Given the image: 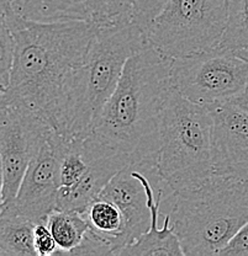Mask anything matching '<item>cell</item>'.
I'll return each instance as SVG.
<instances>
[{
    "mask_svg": "<svg viewBox=\"0 0 248 256\" xmlns=\"http://www.w3.org/2000/svg\"><path fill=\"white\" fill-rule=\"evenodd\" d=\"M231 101L236 104V105L241 106V108H244L246 111H248V88L243 92H241V94L237 95L236 98H232Z\"/></svg>",
    "mask_w": 248,
    "mask_h": 256,
    "instance_id": "25",
    "label": "cell"
},
{
    "mask_svg": "<svg viewBox=\"0 0 248 256\" xmlns=\"http://www.w3.org/2000/svg\"><path fill=\"white\" fill-rule=\"evenodd\" d=\"M214 120L207 106L193 102L174 86L161 112V146L156 170L172 192L190 190L215 175Z\"/></svg>",
    "mask_w": 248,
    "mask_h": 256,
    "instance_id": "5",
    "label": "cell"
},
{
    "mask_svg": "<svg viewBox=\"0 0 248 256\" xmlns=\"http://www.w3.org/2000/svg\"><path fill=\"white\" fill-rule=\"evenodd\" d=\"M136 2V0H131V2H132V5H133V2Z\"/></svg>",
    "mask_w": 248,
    "mask_h": 256,
    "instance_id": "28",
    "label": "cell"
},
{
    "mask_svg": "<svg viewBox=\"0 0 248 256\" xmlns=\"http://www.w3.org/2000/svg\"><path fill=\"white\" fill-rule=\"evenodd\" d=\"M89 228L106 239L114 248V255L124 248L122 236L125 232V218L120 208L109 200L98 197L84 213Z\"/></svg>",
    "mask_w": 248,
    "mask_h": 256,
    "instance_id": "15",
    "label": "cell"
},
{
    "mask_svg": "<svg viewBox=\"0 0 248 256\" xmlns=\"http://www.w3.org/2000/svg\"><path fill=\"white\" fill-rule=\"evenodd\" d=\"M17 0H0V4H2V9H5L8 6H12Z\"/></svg>",
    "mask_w": 248,
    "mask_h": 256,
    "instance_id": "26",
    "label": "cell"
},
{
    "mask_svg": "<svg viewBox=\"0 0 248 256\" xmlns=\"http://www.w3.org/2000/svg\"><path fill=\"white\" fill-rule=\"evenodd\" d=\"M228 21V0H170L148 28L151 46L169 58L212 50Z\"/></svg>",
    "mask_w": 248,
    "mask_h": 256,
    "instance_id": "6",
    "label": "cell"
},
{
    "mask_svg": "<svg viewBox=\"0 0 248 256\" xmlns=\"http://www.w3.org/2000/svg\"><path fill=\"white\" fill-rule=\"evenodd\" d=\"M53 130L33 112L0 105L2 206L17 197L35 152Z\"/></svg>",
    "mask_w": 248,
    "mask_h": 256,
    "instance_id": "8",
    "label": "cell"
},
{
    "mask_svg": "<svg viewBox=\"0 0 248 256\" xmlns=\"http://www.w3.org/2000/svg\"><path fill=\"white\" fill-rule=\"evenodd\" d=\"M172 60L151 44L133 54L90 130L131 165L156 168L161 112L173 88Z\"/></svg>",
    "mask_w": 248,
    "mask_h": 256,
    "instance_id": "2",
    "label": "cell"
},
{
    "mask_svg": "<svg viewBox=\"0 0 248 256\" xmlns=\"http://www.w3.org/2000/svg\"><path fill=\"white\" fill-rule=\"evenodd\" d=\"M148 46L147 34L132 21L101 26L67 86L58 134L67 138L89 134L116 90L127 60Z\"/></svg>",
    "mask_w": 248,
    "mask_h": 256,
    "instance_id": "3",
    "label": "cell"
},
{
    "mask_svg": "<svg viewBox=\"0 0 248 256\" xmlns=\"http://www.w3.org/2000/svg\"><path fill=\"white\" fill-rule=\"evenodd\" d=\"M110 10V16L115 22L132 21L133 5L131 0H106Z\"/></svg>",
    "mask_w": 248,
    "mask_h": 256,
    "instance_id": "24",
    "label": "cell"
},
{
    "mask_svg": "<svg viewBox=\"0 0 248 256\" xmlns=\"http://www.w3.org/2000/svg\"><path fill=\"white\" fill-rule=\"evenodd\" d=\"M217 47L222 50H248V0H228V21Z\"/></svg>",
    "mask_w": 248,
    "mask_h": 256,
    "instance_id": "18",
    "label": "cell"
},
{
    "mask_svg": "<svg viewBox=\"0 0 248 256\" xmlns=\"http://www.w3.org/2000/svg\"><path fill=\"white\" fill-rule=\"evenodd\" d=\"M42 140L35 152L19 188L17 197L2 206L3 214L17 216L34 223H47L50 214L58 210V162L53 136Z\"/></svg>",
    "mask_w": 248,
    "mask_h": 256,
    "instance_id": "9",
    "label": "cell"
},
{
    "mask_svg": "<svg viewBox=\"0 0 248 256\" xmlns=\"http://www.w3.org/2000/svg\"><path fill=\"white\" fill-rule=\"evenodd\" d=\"M207 108L214 120L215 174L248 181V111L232 101Z\"/></svg>",
    "mask_w": 248,
    "mask_h": 256,
    "instance_id": "10",
    "label": "cell"
},
{
    "mask_svg": "<svg viewBox=\"0 0 248 256\" xmlns=\"http://www.w3.org/2000/svg\"><path fill=\"white\" fill-rule=\"evenodd\" d=\"M153 168V166H152ZM157 172V170H156ZM149 168L140 166V178L145 185L148 197V206L151 210V226L146 233L131 244L126 245L119 252L117 256H149V255H184L182 244L177 233L172 226L170 214L164 216L163 226L158 228L159 207L163 198V188L158 192V197L154 190V184H152V178H148ZM153 172V174H154Z\"/></svg>",
    "mask_w": 248,
    "mask_h": 256,
    "instance_id": "13",
    "label": "cell"
},
{
    "mask_svg": "<svg viewBox=\"0 0 248 256\" xmlns=\"http://www.w3.org/2000/svg\"><path fill=\"white\" fill-rule=\"evenodd\" d=\"M46 224L60 248L58 255H71L81 245L89 229L84 214L63 210H53Z\"/></svg>",
    "mask_w": 248,
    "mask_h": 256,
    "instance_id": "17",
    "label": "cell"
},
{
    "mask_svg": "<svg viewBox=\"0 0 248 256\" xmlns=\"http://www.w3.org/2000/svg\"><path fill=\"white\" fill-rule=\"evenodd\" d=\"M172 85L184 98L202 106L231 101L248 88V60L236 52L212 50L173 58Z\"/></svg>",
    "mask_w": 248,
    "mask_h": 256,
    "instance_id": "7",
    "label": "cell"
},
{
    "mask_svg": "<svg viewBox=\"0 0 248 256\" xmlns=\"http://www.w3.org/2000/svg\"><path fill=\"white\" fill-rule=\"evenodd\" d=\"M35 226L25 218L0 213V256H37Z\"/></svg>",
    "mask_w": 248,
    "mask_h": 256,
    "instance_id": "16",
    "label": "cell"
},
{
    "mask_svg": "<svg viewBox=\"0 0 248 256\" xmlns=\"http://www.w3.org/2000/svg\"><path fill=\"white\" fill-rule=\"evenodd\" d=\"M236 54H238L239 57H242L243 60H248V50H236Z\"/></svg>",
    "mask_w": 248,
    "mask_h": 256,
    "instance_id": "27",
    "label": "cell"
},
{
    "mask_svg": "<svg viewBox=\"0 0 248 256\" xmlns=\"http://www.w3.org/2000/svg\"><path fill=\"white\" fill-rule=\"evenodd\" d=\"M15 57V41L9 26L2 18L0 24V92L8 86Z\"/></svg>",
    "mask_w": 248,
    "mask_h": 256,
    "instance_id": "19",
    "label": "cell"
},
{
    "mask_svg": "<svg viewBox=\"0 0 248 256\" xmlns=\"http://www.w3.org/2000/svg\"><path fill=\"white\" fill-rule=\"evenodd\" d=\"M170 0H136L133 2L132 22H135L146 34L152 22L164 9Z\"/></svg>",
    "mask_w": 248,
    "mask_h": 256,
    "instance_id": "20",
    "label": "cell"
},
{
    "mask_svg": "<svg viewBox=\"0 0 248 256\" xmlns=\"http://www.w3.org/2000/svg\"><path fill=\"white\" fill-rule=\"evenodd\" d=\"M170 206L184 255H218L248 222V181L215 174L198 188L172 192Z\"/></svg>",
    "mask_w": 248,
    "mask_h": 256,
    "instance_id": "4",
    "label": "cell"
},
{
    "mask_svg": "<svg viewBox=\"0 0 248 256\" xmlns=\"http://www.w3.org/2000/svg\"><path fill=\"white\" fill-rule=\"evenodd\" d=\"M89 166L74 185L60 188L58 210L84 214L93 201L100 196L105 186L120 170L131 165L124 154L101 143L93 133L85 136Z\"/></svg>",
    "mask_w": 248,
    "mask_h": 256,
    "instance_id": "11",
    "label": "cell"
},
{
    "mask_svg": "<svg viewBox=\"0 0 248 256\" xmlns=\"http://www.w3.org/2000/svg\"><path fill=\"white\" fill-rule=\"evenodd\" d=\"M2 18L15 41V57L2 105L30 111L58 133L60 114L69 82L82 66L100 28L93 21L39 22L13 6Z\"/></svg>",
    "mask_w": 248,
    "mask_h": 256,
    "instance_id": "1",
    "label": "cell"
},
{
    "mask_svg": "<svg viewBox=\"0 0 248 256\" xmlns=\"http://www.w3.org/2000/svg\"><path fill=\"white\" fill-rule=\"evenodd\" d=\"M35 249L37 256L58 255L60 252L57 242L46 223H37L35 226Z\"/></svg>",
    "mask_w": 248,
    "mask_h": 256,
    "instance_id": "22",
    "label": "cell"
},
{
    "mask_svg": "<svg viewBox=\"0 0 248 256\" xmlns=\"http://www.w3.org/2000/svg\"><path fill=\"white\" fill-rule=\"evenodd\" d=\"M99 197L114 202L124 214V248L149 229L151 210L148 206L147 192L140 178V166L127 165L120 170L105 186Z\"/></svg>",
    "mask_w": 248,
    "mask_h": 256,
    "instance_id": "12",
    "label": "cell"
},
{
    "mask_svg": "<svg viewBox=\"0 0 248 256\" xmlns=\"http://www.w3.org/2000/svg\"><path fill=\"white\" fill-rule=\"evenodd\" d=\"M20 15L39 21H93L110 25L111 18L106 0H17L12 5Z\"/></svg>",
    "mask_w": 248,
    "mask_h": 256,
    "instance_id": "14",
    "label": "cell"
},
{
    "mask_svg": "<svg viewBox=\"0 0 248 256\" xmlns=\"http://www.w3.org/2000/svg\"><path fill=\"white\" fill-rule=\"evenodd\" d=\"M220 256H248V222L218 252Z\"/></svg>",
    "mask_w": 248,
    "mask_h": 256,
    "instance_id": "23",
    "label": "cell"
},
{
    "mask_svg": "<svg viewBox=\"0 0 248 256\" xmlns=\"http://www.w3.org/2000/svg\"><path fill=\"white\" fill-rule=\"evenodd\" d=\"M71 255H114V248L108 240L101 238L89 228L81 245L76 248Z\"/></svg>",
    "mask_w": 248,
    "mask_h": 256,
    "instance_id": "21",
    "label": "cell"
}]
</instances>
